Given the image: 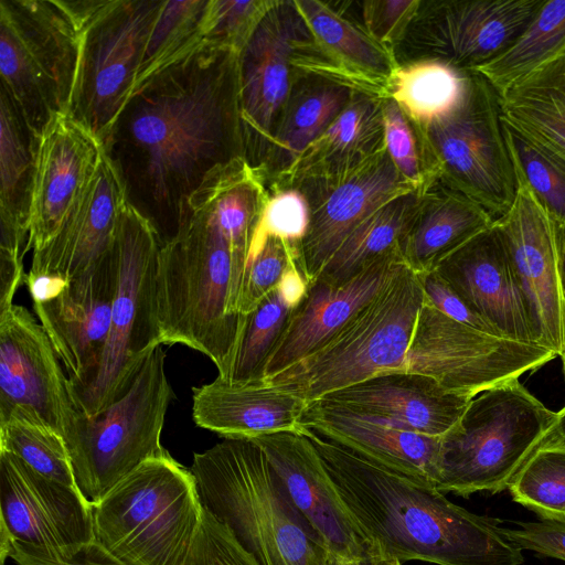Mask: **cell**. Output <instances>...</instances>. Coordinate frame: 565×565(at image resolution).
I'll use <instances>...</instances> for the list:
<instances>
[{
    "mask_svg": "<svg viewBox=\"0 0 565 565\" xmlns=\"http://www.w3.org/2000/svg\"><path fill=\"white\" fill-rule=\"evenodd\" d=\"M238 55L202 41L132 89L102 142L126 202L152 224L161 245L205 178L245 159Z\"/></svg>",
    "mask_w": 565,
    "mask_h": 565,
    "instance_id": "obj_1",
    "label": "cell"
},
{
    "mask_svg": "<svg viewBox=\"0 0 565 565\" xmlns=\"http://www.w3.org/2000/svg\"><path fill=\"white\" fill-rule=\"evenodd\" d=\"M376 558L435 565H522L500 521L451 502L436 487L398 475L301 427Z\"/></svg>",
    "mask_w": 565,
    "mask_h": 565,
    "instance_id": "obj_2",
    "label": "cell"
},
{
    "mask_svg": "<svg viewBox=\"0 0 565 565\" xmlns=\"http://www.w3.org/2000/svg\"><path fill=\"white\" fill-rule=\"evenodd\" d=\"M245 268L246 258L204 180L182 203L177 232L158 253L154 294L161 344L199 351L223 375L244 322L236 306Z\"/></svg>",
    "mask_w": 565,
    "mask_h": 565,
    "instance_id": "obj_3",
    "label": "cell"
},
{
    "mask_svg": "<svg viewBox=\"0 0 565 565\" xmlns=\"http://www.w3.org/2000/svg\"><path fill=\"white\" fill-rule=\"evenodd\" d=\"M191 471L203 507L258 565H324L264 452L250 439L224 438L193 456Z\"/></svg>",
    "mask_w": 565,
    "mask_h": 565,
    "instance_id": "obj_4",
    "label": "cell"
},
{
    "mask_svg": "<svg viewBox=\"0 0 565 565\" xmlns=\"http://www.w3.org/2000/svg\"><path fill=\"white\" fill-rule=\"evenodd\" d=\"M204 507L191 469L150 458L93 507L95 540L126 565H185Z\"/></svg>",
    "mask_w": 565,
    "mask_h": 565,
    "instance_id": "obj_5",
    "label": "cell"
},
{
    "mask_svg": "<svg viewBox=\"0 0 565 565\" xmlns=\"http://www.w3.org/2000/svg\"><path fill=\"white\" fill-rule=\"evenodd\" d=\"M557 417L519 379L481 392L441 437L436 489L463 498L508 490L525 461L547 441Z\"/></svg>",
    "mask_w": 565,
    "mask_h": 565,
    "instance_id": "obj_6",
    "label": "cell"
},
{
    "mask_svg": "<svg viewBox=\"0 0 565 565\" xmlns=\"http://www.w3.org/2000/svg\"><path fill=\"white\" fill-rule=\"evenodd\" d=\"M423 303L420 279L403 263L326 344L267 381L310 404L373 376L401 371Z\"/></svg>",
    "mask_w": 565,
    "mask_h": 565,
    "instance_id": "obj_7",
    "label": "cell"
},
{
    "mask_svg": "<svg viewBox=\"0 0 565 565\" xmlns=\"http://www.w3.org/2000/svg\"><path fill=\"white\" fill-rule=\"evenodd\" d=\"M501 118L499 94L480 73L470 72L450 110L414 125L428 181L461 192L494 220L511 209L518 189Z\"/></svg>",
    "mask_w": 565,
    "mask_h": 565,
    "instance_id": "obj_8",
    "label": "cell"
},
{
    "mask_svg": "<svg viewBox=\"0 0 565 565\" xmlns=\"http://www.w3.org/2000/svg\"><path fill=\"white\" fill-rule=\"evenodd\" d=\"M160 246L152 224L126 202L114 242L117 284L109 334L92 376L71 391L84 415H95L121 397L149 353L161 344L154 294Z\"/></svg>",
    "mask_w": 565,
    "mask_h": 565,
    "instance_id": "obj_9",
    "label": "cell"
},
{
    "mask_svg": "<svg viewBox=\"0 0 565 565\" xmlns=\"http://www.w3.org/2000/svg\"><path fill=\"white\" fill-rule=\"evenodd\" d=\"M162 347L149 353L116 402L95 415L78 412L65 440L77 489L92 507L143 461L168 452L161 433L175 396Z\"/></svg>",
    "mask_w": 565,
    "mask_h": 565,
    "instance_id": "obj_10",
    "label": "cell"
},
{
    "mask_svg": "<svg viewBox=\"0 0 565 565\" xmlns=\"http://www.w3.org/2000/svg\"><path fill=\"white\" fill-rule=\"evenodd\" d=\"M164 0H68L81 38L67 115L100 143L130 96Z\"/></svg>",
    "mask_w": 565,
    "mask_h": 565,
    "instance_id": "obj_11",
    "label": "cell"
},
{
    "mask_svg": "<svg viewBox=\"0 0 565 565\" xmlns=\"http://www.w3.org/2000/svg\"><path fill=\"white\" fill-rule=\"evenodd\" d=\"M79 49L58 0H0L1 88L39 136L68 113Z\"/></svg>",
    "mask_w": 565,
    "mask_h": 565,
    "instance_id": "obj_12",
    "label": "cell"
},
{
    "mask_svg": "<svg viewBox=\"0 0 565 565\" xmlns=\"http://www.w3.org/2000/svg\"><path fill=\"white\" fill-rule=\"evenodd\" d=\"M556 358L546 348L482 333L424 299L401 369L435 380L445 390L477 396Z\"/></svg>",
    "mask_w": 565,
    "mask_h": 565,
    "instance_id": "obj_13",
    "label": "cell"
},
{
    "mask_svg": "<svg viewBox=\"0 0 565 565\" xmlns=\"http://www.w3.org/2000/svg\"><path fill=\"white\" fill-rule=\"evenodd\" d=\"M544 1H422L396 51L411 47V60L436 58L459 72H475L516 40Z\"/></svg>",
    "mask_w": 565,
    "mask_h": 565,
    "instance_id": "obj_14",
    "label": "cell"
},
{
    "mask_svg": "<svg viewBox=\"0 0 565 565\" xmlns=\"http://www.w3.org/2000/svg\"><path fill=\"white\" fill-rule=\"evenodd\" d=\"M307 26L294 0H276L238 55V102L244 157L263 161L296 79L294 65Z\"/></svg>",
    "mask_w": 565,
    "mask_h": 565,
    "instance_id": "obj_15",
    "label": "cell"
},
{
    "mask_svg": "<svg viewBox=\"0 0 565 565\" xmlns=\"http://www.w3.org/2000/svg\"><path fill=\"white\" fill-rule=\"evenodd\" d=\"M511 209L495 220L509 263L524 300L536 344L565 355V299L555 226L526 183L516 175Z\"/></svg>",
    "mask_w": 565,
    "mask_h": 565,
    "instance_id": "obj_16",
    "label": "cell"
},
{
    "mask_svg": "<svg viewBox=\"0 0 565 565\" xmlns=\"http://www.w3.org/2000/svg\"><path fill=\"white\" fill-rule=\"evenodd\" d=\"M289 186L298 188L309 204V227L299 245L300 265L309 282L366 217L391 200L419 189L399 174L386 150L343 174Z\"/></svg>",
    "mask_w": 565,
    "mask_h": 565,
    "instance_id": "obj_17",
    "label": "cell"
},
{
    "mask_svg": "<svg viewBox=\"0 0 565 565\" xmlns=\"http://www.w3.org/2000/svg\"><path fill=\"white\" fill-rule=\"evenodd\" d=\"M0 548L11 542L65 552L95 540L93 507L77 488L51 480L0 450Z\"/></svg>",
    "mask_w": 565,
    "mask_h": 565,
    "instance_id": "obj_18",
    "label": "cell"
},
{
    "mask_svg": "<svg viewBox=\"0 0 565 565\" xmlns=\"http://www.w3.org/2000/svg\"><path fill=\"white\" fill-rule=\"evenodd\" d=\"M63 367L45 330L25 307L13 303L0 313V417L26 407L66 440L78 411Z\"/></svg>",
    "mask_w": 565,
    "mask_h": 565,
    "instance_id": "obj_19",
    "label": "cell"
},
{
    "mask_svg": "<svg viewBox=\"0 0 565 565\" xmlns=\"http://www.w3.org/2000/svg\"><path fill=\"white\" fill-rule=\"evenodd\" d=\"M250 440L264 450L286 498L315 542L329 553L372 565L371 548L310 439L300 430Z\"/></svg>",
    "mask_w": 565,
    "mask_h": 565,
    "instance_id": "obj_20",
    "label": "cell"
},
{
    "mask_svg": "<svg viewBox=\"0 0 565 565\" xmlns=\"http://www.w3.org/2000/svg\"><path fill=\"white\" fill-rule=\"evenodd\" d=\"M116 284L117 258L113 245L87 270L68 280L56 298L33 305L68 376L71 391L92 376L104 352Z\"/></svg>",
    "mask_w": 565,
    "mask_h": 565,
    "instance_id": "obj_21",
    "label": "cell"
},
{
    "mask_svg": "<svg viewBox=\"0 0 565 565\" xmlns=\"http://www.w3.org/2000/svg\"><path fill=\"white\" fill-rule=\"evenodd\" d=\"M102 143L68 115L41 135L26 250H42L58 233L90 182Z\"/></svg>",
    "mask_w": 565,
    "mask_h": 565,
    "instance_id": "obj_22",
    "label": "cell"
},
{
    "mask_svg": "<svg viewBox=\"0 0 565 565\" xmlns=\"http://www.w3.org/2000/svg\"><path fill=\"white\" fill-rule=\"evenodd\" d=\"M403 263L401 250H395L377 258L347 282L310 281L267 361L264 380L326 344L381 291Z\"/></svg>",
    "mask_w": 565,
    "mask_h": 565,
    "instance_id": "obj_23",
    "label": "cell"
},
{
    "mask_svg": "<svg viewBox=\"0 0 565 565\" xmlns=\"http://www.w3.org/2000/svg\"><path fill=\"white\" fill-rule=\"evenodd\" d=\"M435 271L500 338L537 345L495 224L450 254Z\"/></svg>",
    "mask_w": 565,
    "mask_h": 565,
    "instance_id": "obj_24",
    "label": "cell"
},
{
    "mask_svg": "<svg viewBox=\"0 0 565 565\" xmlns=\"http://www.w3.org/2000/svg\"><path fill=\"white\" fill-rule=\"evenodd\" d=\"M475 396L445 390L431 377L387 372L339 390L319 401L396 428L445 436Z\"/></svg>",
    "mask_w": 565,
    "mask_h": 565,
    "instance_id": "obj_25",
    "label": "cell"
},
{
    "mask_svg": "<svg viewBox=\"0 0 565 565\" xmlns=\"http://www.w3.org/2000/svg\"><path fill=\"white\" fill-rule=\"evenodd\" d=\"M300 425L382 468L437 483L441 437L388 426L322 401L308 404Z\"/></svg>",
    "mask_w": 565,
    "mask_h": 565,
    "instance_id": "obj_26",
    "label": "cell"
},
{
    "mask_svg": "<svg viewBox=\"0 0 565 565\" xmlns=\"http://www.w3.org/2000/svg\"><path fill=\"white\" fill-rule=\"evenodd\" d=\"M125 203L118 175L103 150L90 182L58 233L32 255L30 271L71 280L87 270L111 249Z\"/></svg>",
    "mask_w": 565,
    "mask_h": 565,
    "instance_id": "obj_27",
    "label": "cell"
},
{
    "mask_svg": "<svg viewBox=\"0 0 565 565\" xmlns=\"http://www.w3.org/2000/svg\"><path fill=\"white\" fill-rule=\"evenodd\" d=\"M192 391L194 423L231 439L300 431L308 406L300 395L267 380L233 383L216 377Z\"/></svg>",
    "mask_w": 565,
    "mask_h": 565,
    "instance_id": "obj_28",
    "label": "cell"
},
{
    "mask_svg": "<svg viewBox=\"0 0 565 565\" xmlns=\"http://www.w3.org/2000/svg\"><path fill=\"white\" fill-rule=\"evenodd\" d=\"M319 55V76L381 98L398 66L394 53L377 43L363 26L319 0H294Z\"/></svg>",
    "mask_w": 565,
    "mask_h": 565,
    "instance_id": "obj_29",
    "label": "cell"
},
{
    "mask_svg": "<svg viewBox=\"0 0 565 565\" xmlns=\"http://www.w3.org/2000/svg\"><path fill=\"white\" fill-rule=\"evenodd\" d=\"M479 203L439 180L420 188V196L399 250L417 275L433 271L450 254L494 224Z\"/></svg>",
    "mask_w": 565,
    "mask_h": 565,
    "instance_id": "obj_30",
    "label": "cell"
},
{
    "mask_svg": "<svg viewBox=\"0 0 565 565\" xmlns=\"http://www.w3.org/2000/svg\"><path fill=\"white\" fill-rule=\"evenodd\" d=\"M383 99L355 92L347 107L269 190L343 174L385 151Z\"/></svg>",
    "mask_w": 565,
    "mask_h": 565,
    "instance_id": "obj_31",
    "label": "cell"
},
{
    "mask_svg": "<svg viewBox=\"0 0 565 565\" xmlns=\"http://www.w3.org/2000/svg\"><path fill=\"white\" fill-rule=\"evenodd\" d=\"M351 88L317 75H300L277 119L260 164L254 169L266 189L276 185L291 166L350 103Z\"/></svg>",
    "mask_w": 565,
    "mask_h": 565,
    "instance_id": "obj_32",
    "label": "cell"
},
{
    "mask_svg": "<svg viewBox=\"0 0 565 565\" xmlns=\"http://www.w3.org/2000/svg\"><path fill=\"white\" fill-rule=\"evenodd\" d=\"M39 136L9 94L0 88V227L2 235L29 238Z\"/></svg>",
    "mask_w": 565,
    "mask_h": 565,
    "instance_id": "obj_33",
    "label": "cell"
},
{
    "mask_svg": "<svg viewBox=\"0 0 565 565\" xmlns=\"http://www.w3.org/2000/svg\"><path fill=\"white\" fill-rule=\"evenodd\" d=\"M502 114L565 157V54L499 94Z\"/></svg>",
    "mask_w": 565,
    "mask_h": 565,
    "instance_id": "obj_34",
    "label": "cell"
},
{
    "mask_svg": "<svg viewBox=\"0 0 565 565\" xmlns=\"http://www.w3.org/2000/svg\"><path fill=\"white\" fill-rule=\"evenodd\" d=\"M420 196V188L385 203L340 245L317 279L343 284L377 258L399 250Z\"/></svg>",
    "mask_w": 565,
    "mask_h": 565,
    "instance_id": "obj_35",
    "label": "cell"
},
{
    "mask_svg": "<svg viewBox=\"0 0 565 565\" xmlns=\"http://www.w3.org/2000/svg\"><path fill=\"white\" fill-rule=\"evenodd\" d=\"M565 54V0H545L516 40L499 56L475 72L497 90L530 75Z\"/></svg>",
    "mask_w": 565,
    "mask_h": 565,
    "instance_id": "obj_36",
    "label": "cell"
},
{
    "mask_svg": "<svg viewBox=\"0 0 565 565\" xmlns=\"http://www.w3.org/2000/svg\"><path fill=\"white\" fill-rule=\"evenodd\" d=\"M465 78L466 73L440 60H408L392 73L386 97L393 99L414 125H425L454 107Z\"/></svg>",
    "mask_w": 565,
    "mask_h": 565,
    "instance_id": "obj_37",
    "label": "cell"
},
{
    "mask_svg": "<svg viewBox=\"0 0 565 565\" xmlns=\"http://www.w3.org/2000/svg\"><path fill=\"white\" fill-rule=\"evenodd\" d=\"M501 122L515 174L547 212L555 230H564L565 157L503 114Z\"/></svg>",
    "mask_w": 565,
    "mask_h": 565,
    "instance_id": "obj_38",
    "label": "cell"
},
{
    "mask_svg": "<svg viewBox=\"0 0 565 565\" xmlns=\"http://www.w3.org/2000/svg\"><path fill=\"white\" fill-rule=\"evenodd\" d=\"M0 450L51 480L77 488L64 438L32 409L19 406L0 417Z\"/></svg>",
    "mask_w": 565,
    "mask_h": 565,
    "instance_id": "obj_39",
    "label": "cell"
},
{
    "mask_svg": "<svg viewBox=\"0 0 565 565\" xmlns=\"http://www.w3.org/2000/svg\"><path fill=\"white\" fill-rule=\"evenodd\" d=\"M294 307L276 288L244 316L241 334L223 375L233 382L264 380L267 361L282 334Z\"/></svg>",
    "mask_w": 565,
    "mask_h": 565,
    "instance_id": "obj_40",
    "label": "cell"
},
{
    "mask_svg": "<svg viewBox=\"0 0 565 565\" xmlns=\"http://www.w3.org/2000/svg\"><path fill=\"white\" fill-rule=\"evenodd\" d=\"M209 0H164L149 34L134 88L203 41Z\"/></svg>",
    "mask_w": 565,
    "mask_h": 565,
    "instance_id": "obj_41",
    "label": "cell"
},
{
    "mask_svg": "<svg viewBox=\"0 0 565 565\" xmlns=\"http://www.w3.org/2000/svg\"><path fill=\"white\" fill-rule=\"evenodd\" d=\"M512 500L541 520L565 521V443L546 441L513 477Z\"/></svg>",
    "mask_w": 565,
    "mask_h": 565,
    "instance_id": "obj_42",
    "label": "cell"
},
{
    "mask_svg": "<svg viewBox=\"0 0 565 565\" xmlns=\"http://www.w3.org/2000/svg\"><path fill=\"white\" fill-rule=\"evenodd\" d=\"M309 222V204L298 188L285 186L269 190L252 237L246 265L260 252L269 238H280L300 245L308 232Z\"/></svg>",
    "mask_w": 565,
    "mask_h": 565,
    "instance_id": "obj_43",
    "label": "cell"
},
{
    "mask_svg": "<svg viewBox=\"0 0 565 565\" xmlns=\"http://www.w3.org/2000/svg\"><path fill=\"white\" fill-rule=\"evenodd\" d=\"M276 0H209L203 41L241 53Z\"/></svg>",
    "mask_w": 565,
    "mask_h": 565,
    "instance_id": "obj_44",
    "label": "cell"
},
{
    "mask_svg": "<svg viewBox=\"0 0 565 565\" xmlns=\"http://www.w3.org/2000/svg\"><path fill=\"white\" fill-rule=\"evenodd\" d=\"M300 263L299 245L269 238L260 252L246 265L237 300V312L249 313L277 288L287 270Z\"/></svg>",
    "mask_w": 565,
    "mask_h": 565,
    "instance_id": "obj_45",
    "label": "cell"
},
{
    "mask_svg": "<svg viewBox=\"0 0 565 565\" xmlns=\"http://www.w3.org/2000/svg\"><path fill=\"white\" fill-rule=\"evenodd\" d=\"M383 128L386 153L399 174L416 188L429 183L416 128L388 97L383 99Z\"/></svg>",
    "mask_w": 565,
    "mask_h": 565,
    "instance_id": "obj_46",
    "label": "cell"
},
{
    "mask_svg": "<svg viewBox=\"0 0 565 565\" xmlns=\"http://www.w3.org/2000/svg\"><path fill=\"white\" fill-rule=\"evenodd\" d=\"M422 0H367L362 3L363 28L377 43L395 54Z\"/></svg>",
    "mask_w": 565,
    "mask_h": 565,
    "instance_id": "obj_47",
    "label": "cell"
},
{
    "mask_svg": "<svg viewBox=\"0 0 565 565\" xmlns=\"http://www.w3.org/2000/svg\"><path fill=\"white\" fill-rule=\"evenodd\" d=\"M185 565H258L232 532L204 508L203 521Z\"/></svg>",
    "mask_w": 565,
    "mask_h": 565,
    "instance_id": "obj_48",
    "label": "cell"
},
{
    "mask_svg": "<svg viewBox=\"0 0 565 565\" xmlns=\"http://www.w3.org/2000/svg\"><path fill=\"white\" fill-rule=\"evenodd\" d=\"M1 550V564L11 557L18 565H126L96 540L65 552H47L17 542Z\"/></svg>",
    "mask_w": 565,
    "mask_h": 565,
    "instance_id": "obj_49",
    "label": "cell"
},
{
    "mask_svg": "<svg viewBox=\"0 0 565 565\" xmlns=\"http://www.w3.org/2000/svg\"><path fill=\"white\" fill-rule=\"evenodd\" d=\"M424 299L448 318L478 330L499 337L495 331L468 305V302L435 270L418 275Z\"/></svg>",
    "mask_w": 565,
    "mask_h": 565,
    "instance_id": "obj_50",
    "label": "cell"
},
{
    "mask_svg": "<svg viewBox=\"0 0 565 565\" xmlns=\"http://www.w3.org/2000/svg\"><path fill=\"white\" fill-rule=\"evenodd\" d=\"M515 524L516 529L503 527V531L521 550L565 561V521L540 519Z\"/></svg>",
    "mask_w": 565,
    "mask_h": 565,
    "instance_id": "obj_51",
    "label": "cell"
},
{
    "mask_svg": "<svg viewBox=\"0 0 565 565\" xmlns=\"http://www.w3.org/2000/svg\"><path fill=\"white\" fill-rule=\"evenodd\" d=\"M68 280L55 274L31 273L26 274L25 285L29 289L33 305L44 303L56 298L66 287Z\"/></svg>",
    "mask_w": 565,
    "mask_h": 565,
    "instance_id": "obj_52",
    "label": "cell"
},
{
    "mask_svg": "<svg viewBox=\"0 0 565 565\" xmlns=\"http://www.w3.org/2000/svg\"><path fill=\"white\" fill-rule=\"evenodd\" d=\"M557 255H558V271L563 296L565 299V228L561 231L555 230Z\"/></svg>",
    "mask_w": 565,
    "mask_h": 565,
    "instance_id": "obj_53",
    "label": "cell"
},
{
    "mask_svg": "<svg viewBox=\"0 0 565 565\" xmlns=\"http://www.w3.org/2000/svg\"><path fill=\"white\" fill-rule=\"evenodd\" d=\"M547 441L565 443V407L558 413L556 426L550 434Z\"/></svg>",
    "mask_w": 565,
    "mask_h": 565,
    "instance_id": "obj_54",
    "label": "cell"
},
{
    "mask_svg": "<svg viewBox=\"0 0 565 565\" xmlns=\"http://www.w3.org/2000/svg\"><path fill=\"white\" fill-rule=\"evenodd\" d=\"M324 565H371L366 562L328 553Z\"/></svg>",
    "mask_w": 565,
    "mask_h": 565,
    "instance_id": "obj_55",
    "label": "cell"
},
{
    "mask_svg": "<svg viewBox=\"0 0 565 565\" xmlns=\"http://www.w3.org/2000/svg\"><path fill=\"white\" fill-rule=\"evenodd\" d=\"M372 565H402L401 562L396 559H388V558H376Z\"/></svg>",
    "mask_w": 565,
    "mask_h": 565,
    "instance_id": "obj_56",
    "label": "cell"
},
{
    "mask_svg": "<svg viewBox=\"0 0 565 565\" xmlns=\"http://www.w3.org/2000/svg\"><path fill=\"white\" fill-rule=\"evenodd\" d=\"M562 359H563V364H564V370H565V355Z\"/></svg>",
    "mask_w": 565,
    "mask_h": 565,
    "instance_id": "obj_57",
    "label": "cell"
}]
</instances>
